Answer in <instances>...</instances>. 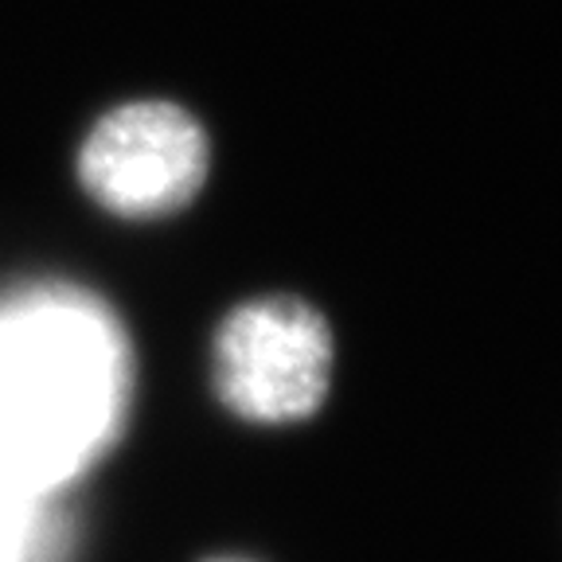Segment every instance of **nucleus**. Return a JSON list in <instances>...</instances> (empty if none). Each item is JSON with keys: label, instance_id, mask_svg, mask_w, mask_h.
I'll list each match as a JSON object with an SVG mask.
<instances>
[{"label": "nucleus", "instance_id": "nucleus-1", "mask_svg": "<svg viewBox=\"0 0 562 562\" xmlns=\"http://www.w3.org/2000/svg\"><path fill=\"white\" fill-rule=\"evenodd\" d=\"M130 348L117 321L79 290L0 301V484L35 504L90 473L122 438Z\"/></svg>", "mask_w": 562, "mask_h": 562}, {"label": "nucleus", "instance_id": "nucleus-2", "mask_svg": "<svg viewBox=\"0 0 562 562\" xmlns=\"http://www.w3.org/2000/svg\"><path fill=\"white\" fill-rule=\"evenodd\" d=\"M333 333L297 297H258L223 321L215 391L255 426H293L321 411L333 386Z\"/></svg>", "mask_w": 562, "mask_h": 562}, {"label": "nucleus", "instance_id": "nucleus-3", "mask_svg": "<svg viewBox=\"0 0 562 562\" xmlns=\"http://www.w3.org/2000/svg\"><path fill=\"white\" fill-rule=\"evenodd\" d=\"M203 125L176 102H125L98 117L79 149V180L125 220L180 211L207 180Z\"/></svg>", "mask_w": 562, "mask_h": 562}, {"label": "nucleus", "instance_id": "nucleus-4", "mask_svg": "<svg viewBox=\"0 0 562 562\" xmlns=\"http://www.w3.org/2000/svg\"><path fill=\"white\" fill-rule=\"evenodd\" d=\"M40 512L44 504L0 484V562H40Z\"/></svg>", "mask_w": 562, "mask_h": 562}, {"label": "nucleus", "instance_id": "nucleus-5", "mask_svg": "<svg viewBox=\"0 0 562 562\" xmlns=\"http://www.w3.org/2000/svg\"><path fill=\"white\" fill-rule=\"evenodd\" d=\"M211 562H246V559H211Z\"/></svg>", "mask_w": 562, "mask_h": 562}]
</instances>
